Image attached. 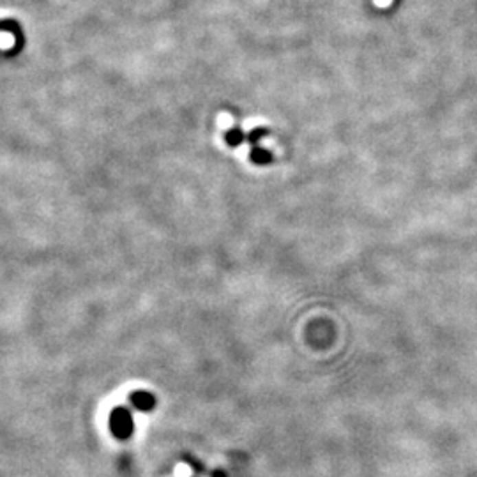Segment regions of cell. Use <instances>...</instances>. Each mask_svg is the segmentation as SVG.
<instances>
[{
  "label": "cell",
  "instance_id": "4",
  "mask_svg": "<svg viewBox=\"0 0 477 477\" xmlns=\"http://www.w3.org/2000/svg\"><path fill=\"white\" fill-rule=\"evenodd\" d=\"M225 142H227L230 147H237L244 142V133L241 129H230V131L225 135Z\"/></svg>",
  "mask_w": 477,
  "mask_h": 477
},
{
  "label": "cell",
  "instance_id": "1",
  "mask_svg": "<svg viewBox=\"0 0 477 477\" xmlns=\"http://www.w3.org/2000/svg\"><path fill=\"white\" fill-rule=\"evenodd\" d=\"M110 430L117 439H129L133 433V416L126 407H117L110 414Z\"/></svg>",
  "mask_w": 477,
  "mask_h": 477
},
{
  "label": "cell",
  "instance_id": "2",
  "mask_svg": "<svg viewBox=\"0 0 477 477\" xmlns=\"http://www.w3.org/2000/svg\"><path fill=\"white\" fill-rule=\"evenodd\" d=\"M129 403L140 412H151L156 407V398L148 391H135L129 395Z\"/></svg>",
  "mask_w": 477,
  "mask_h": 477
},
{
  "label": "cell",
  "instance_id": "3",
  "mask_svg": "<svg viewBox=\"0 0 477 477\" xmlns=\"http://www.w3.org/2000/svg\"><path fill=\"white\" fill-rule=\"evenodd\" d=\"M249 159H251V163H255V165L265 166V165H271L272 154L269 153V151H265V148H262V147H258V145H255V147L251 148Z\"/></svg>",
  "mask_w": 477,
  "mask_h": 477
},
{
  "label": "cell",
  "instance_id": "5",
  "mask_svg": "<svg viewBox=\"0 0 477 477\" xmlns=\"http://www.w3.org/2000/svg\"><path fill=\"white\" fill-rule=\"evenodd\" d=\"M265 135H267V131H265V129H253V131L249 133V136H247V140H249L251 144H253V147H255L256 142L262 140Z\"/></svg>",
  "mask_w": 477,
  "mask_h": 477
}]
</instances>
